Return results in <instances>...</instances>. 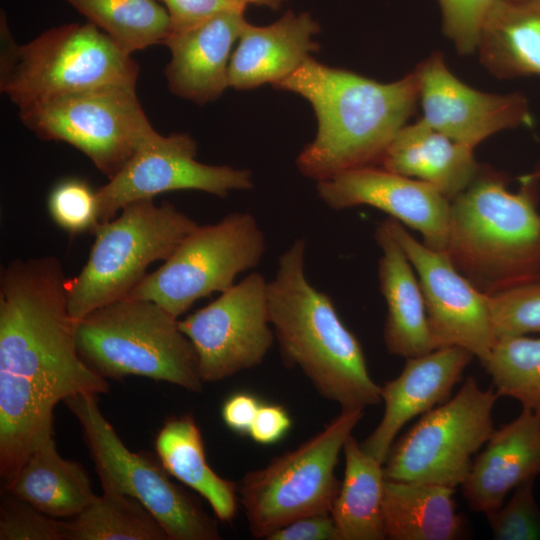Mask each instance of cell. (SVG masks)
Instances as JSON below:
<instances>
[{"label": "cell", "instance_id": "1", "mask_svg": "<svg viewBox=\"0 0 540 540\" xmlns=\"http://www.w3.org/2000/svg\"><path fill=\"white\" fill-rule=\"evenodd\" d=\"M67 279L53 256L17 259L0 274V457L20 464L53 437L55 405L109 392L81 358Z\"/></svg>", "mask_w": 540, "mask_h": 540}, {"label": "cell", "instance_id": "2", "mask_svg": "<svg viewBox=\"0 0 540 540\" xmlns=\"http://www.w3.org/2000/svg\"><path fill=\"white\" fill-rule=\"evenodd\" d=\"M273 86L302 96L313 107L316 137L296 164L301 174L317 182L348 170L379 166L419 100L414 70L395 82L381 83L312 57Z\"/></svg>", "mask_w": 540, "mask_h": 540}, {"label": "cell", "instance_id": "3", "mask_svg": "<svg viewBox=\"0 0 540 540\" xmlns=\"http://www.w3.org/2000/svg\"><path fill=\"white\" fill-rule=\"evenodd\" d=\"M305 240L295 239L281 254L267 300L270 323L282 358L297 366L324 398L341 408L381 401L360 342L345 326L328 295L305 274Z\"/></svg>", "mask_w": 540, "mask_h": 540}, {"label": "cell", "instance_id": "4", "mask_svg": "<svg viewBox=\"0 0 540 540\" xmlns=\"http://www.w3.org/2000/svg\"><path fill=\"white\" fill-rule=\"evenodd\" d=\"M516 192L504 174L481 166L450 202L445 253L486 295L540 280L539 180L520 177Z\"/></svg>", "mask_w": 540, "mask_h": 540}, {"label": "cell", "instance_id": "5", "mask_svg": "<svg viewBox=\"0 0 540 540\" xmlns=\"http://www.w3.org/2000/svg\"><path fill=\"white\" fill-rule=\"evenodd\" d=\"M139 65L90 22L45 30L15 41L0 21V91L19 109L57 97L105 87H136Z\"/></svg>", "mask_w": 540, "mask_h": 540}, {"label": "cell", "instance_id": "6", "mask_svg": "<svg viewBox=\"0 0 540 540\" xmlns=\"http://www.w3.org/2000/svg\"><path fill=\"white\" fill-rule=\"evenodd\" d=\"M77 350L104 378L134 375L200 392L198 359L178 318L157 303L124 298L77 321Z\"/></svg>", "mask_w": 540, "mask_h": 540}, {"label": "cell", "instance_id": "7", "mask_svg": "<svg viewBox=\"0 0 540 540\" xmlns=\"http://www.w3.org/2000/svg\"><path fill=\"white\" fill-rule=\"evenodd\" d=\"M198 224L163 201L132 202L117 217L99 223L88 260L67 279V304L76 321L104 305L124 299L143 281L147 268L167 260Z\"/></svg>", "mask_w": 540, "mask_h": 540}, {"label": "cell", "instance_id": "8", "mask_svg": "<svg viewBox=\"0 0 540 540\" xmlns=\"http://www.w3.org/2000/svg\"><path fill=\"white\" fill-rule=\"evenodd\" d=\"M363 410L341 408L319 433L244 475L238 495L254 538L267 539L294 520L331 512L341 484L335 476L339 454Z\"/></svg>", "mask_w": 540, "mask_h": 540}, {"label": "cell", "instance_id": "9", "mask_svg": "<svg viewBox=\"0 0 540 540\" xmlns=\"http://www.w3.org/2000/svg\"><path fill=\"white\" fill-rule=\"evenodd\" d=\"M265 248L255 217L231 213L198 225L126 298L153 301L178 318L196 300L230 289L239 274L259 264Z\"/></svg>", "mask_w": 540, "mask_h": 540}, {"label": "cell", "instance_id": "10", "mask_svg": "<svg viewBox=\"0 0 540 540\" xmlns=\"http://www.w3.org/2000/svg\"><path fill=\"white\" fill-rule=\"evenodd\" d=\"M135 88L105 86L57 97L19 109V118L38 138L80 150L111 179L157 133Z\"/></svg>", "mask_w": 540, "mask_h": 540}, {"label": "cell", "instance_id": "11", "mask_svg": "<svg viewBox=\"0 0 540 540\" xmlns=\"http://www.w3.org/2000/svg\"><path fill=\"white\" fill-rule=\"evenodd\" d=\"M78 420L103 489L138 500L169 540H219L216 521L147 455L130 451L98 407L96 395L64 400Z\"/></svg>", "mask_w": 540, "mask_h": 540}, {"label": "cell", "instance_id": "12", "mask_svg": "<svg viewBox=\"0 0 540 540\" xmlns=\"http://www.w3.org/2000/svg\"><path fill=\"white\" fill-rule=\"evenodd\" d=\"M499 396L467 378L452 399L424 413L394 441L383 465L385 479L462 485L472 456L494 432L492 410Z\"/></svg>", "mask_w": 540, "mask_h": 540}, {"label": "cell", "instance_id": "13", "mask_svg": "<svg viewBox=\"0 0 540 540\" xmlns=\"http://www.w3.org/2000/svg\"><path fill=\"white\" fill-rule=\"evenodd\" d=\"M268 281L254 272L183 320L203 382H216L260 365L275 335L270 328Z\"/></svg>", "mask_w": 540, "mask_h": 540}, {"label": "cell", "instance_id": "14", "mask_svg": "<svg viewBox=\"0 0 540 540\" xmlns=\"http://www.w3.org/2000/svg\"><path fill=\"white\" fill-rule=\"evenodd\" d=\"M196 154L197 143L189 134L157 132L118 174L96 189L98 222L112 220L132 202L165 192L199 190L225 197L230 191L253 187L249 170L204 164L195 159Z\"/></svg>", "mask_w": 540, "mask_h": 540}, {"label": "cell", "instance_id": "15", "mask_svg": "<svg viewBox=\"0 0 540 540\" xmlns=\"http://www.w3.org/2000/svg\"><path fill=\"white\" fill-rule=\"evenodd\" d=\"M384 223L417 273L435 348L463 347L483 365L497 342L488 295L465 278L445 252L418 241L391 217Z\"/></svg>", "mask_w": 540, "mask_h": 540}, {"label": "cell", "instance_id": "16", "mask_svg": "<svg viewBox=\"0 0 540 540\" xmlns=\"http://www.w3.org/2000/svg\"><path fill=\"white\" fill-rule=\"evenodd\" d=\"M414 72L422 120L472 149L501 130L533 124L528 101L522 94H491L469 87L451 73L440 52L419 63Z\"/></svg>", "mask_w": 540, "mask_h": 540}, {"label": "cell", "instance_id": "17", "mask_svg": "<svg viewBox=\"0 0 540 540\" xmlns=\"http://www.w3.org/2000/svg\"><path fill=\"white\" fill-rule=\"evenodd\" d=\"M317 193L334 210L361 205L377 208L416 230L429 248L446 250L450 201L426 182L367 166L318 181Z\"/></svg>", "mask_w": 540, "mask_h": 540}, {"label": "cell", "instance_id": "18", "mask_svg": "<svg viewBox=\"0 0 540 540\" xmlns=\"http://www.w3.org/2000/svg\"><path fill=\"white\" fill-rule=\"evenodd\" d=\"M473 357L463 347L447 346L407 358L400 375L381 387L383 417L362 449L384 463L402 427L448 398Z\"/></svg>", "mask_w": 540, "mask_h": 540}, {"label": "cell", "instance_id": "19", "mask_svg": "<svg viewBox=\"0 0 540 540\" xmlns=\"http://www.w3.org/2000/svg\"><path fill=\"white\" fill-rule=\"evenodd\" d=\"M245 9L220 12L164 41L170 61L164 75L170 91L203 105L219 98L228 85L231 49L247 25Z\"/></svg>", "mask_w": 540, "mask_h": 540}, {"label": "cell", "instance_id": "20", "mask_svg": "<svg viewBox=\"0 0 540 540\" xmlns=\"http://www.w3.org/2000/svg\"><path fill=\"white\" fill-rule=\"evenodd\" d=\"M540 474V415L523 408L513 421L494 430L472 462L462 492L470 509L487 514L507 494Z\"/></svg>", "mask_w": 540, "mask_h": 540}, {"label": "cell", "instance_id": "21", "mask_svg": "<svg viewBox=\"0 0 540 540\" xmlns=\"http://www.w3.org/2000/svg\"><path fill=\"white\" fill-rule=\"evenodd\" d=\"M319 25L308 13L286 12L267 26H245L231 54L228 85L252 89L285 79L319 49L312 36Z\"/></svg>", "mask_w": 540, "mask_h": 540}, {"label": "cell", "instance_id": "22", "mask_svg": "<svg viewBox=\"0 0 540 540\" xmlns=\"http://www.w3.org/2000/svg\"><path fill=\"white\" fill-rule=\"evenodd\" d=\"M375 240L382 252L378 279L387 305L383 331L387 351L406 359L425 355L436 348L415 270L384 221L376 228Z\"/></svg>", "mask_w": 540, "mask_h": 540}, {"label": "cell", "instance_id": "23", "mask_svg": "<svg viewBox=\"0 0 540 540\" xmlns=\"http://www.w3.org/2000/svg\"><path fill=\"white\" fill-rule=\"evenodd\" d=\"M473 150L420 119L397 132L379 166L426 182L451 202L469 187L480 171Z\"/></svg>", "mask_w": 540, "mask_h": 540}, {"label": "cell", "instance_id": "24", "mask_svg": "<svg viewBox=\"0 0 540 540\" xmlns=\"http://www.w3.org/2000/svg\"><path fill=\"white\" fill-rule=\"evenodd\" d=\"M454 488L385 480L383 517L392 540H455L465 536L466 521L457 513Z\"/></svg>", "mask_w": 540, "mask_h": 540}, {"label": "cell", "instance_id": "25", "mask_svg": "<svg viewBox=\"0 0 540 540\" xmlns=\"http://www.w3.org/2000/svg\"><path fill=\"white\" fill-rule=\"evenodd\" d=\"M477 50L480 62L495 77L540 76V2L497 0Z\"/></svg>", "mask_w": 540, "mask_h": 540}, {"label": "cell", "instance_id": "26", "mask_svg": "<svg viewBox=\"0 0 540 540\" xmlns=\"http://www.w3.org/2000/svg\"><path fill=\"white\" fill-rule=\"evenodd\" d=\"M155 450L164 470L204 497L219 520L234 518L238 484L220 477L208 465L202 435L191 414L167 420L156 436Z\"/></svg>", "mask_w": 540, "mask_h": 540}, {"label": "cell", "instance_id": "27", "mask_svg": "<svg viewBox=\"0 0 540 540\" xmlns=\"http://www.w3.org/2000/svg\"><path fill=\"white\" fill-rule=\"evenodd\" d=\"M51 517H74L95 498L88 474L77 462L62 458L50 438L27 459L5 488Z\"/></svg>", "mask_w": 540, "mask_h": 540}, {"label": "cell", "instance_id": "28", "mask_svg": "<svg viewBox=\"0 0 540 540\" xmlns=\"http://www.w3.org/2000/svg\"><path fill=\"white\" fill-rule=\"evenodd\" d=\"M344 478L331 509L340 540H383L385 477L381 461L350 435L343 447Z\"/></svg>", "mask_w": 540, "mask_h": 540}, {"label": "cell", "instance_id": "29", "mask_svg": "<svg viewBox=\"0 0 540 540\" xmlns=\"http://www.w3.org/2000/svg\"><path fill=\"white\" fill-rule=\"evenodd\" d=\"M132 55L163 44L171 33L166 8L158 0H63Z\"/></svg>", "mask_w": 540, "mask_h": 540}, {"label": "cell", "instance_id": "30", "mask_svg": "<svg viewBox=\"0 0 540 540\" xmlns=\"http://www.w3.org/2000/svg\"><path fill=\"white\" fill-rule=\"evenodd\" d=\"M66 540H169L157 519L135 498L103 489L71 521Z\"/></svg>", "mask_w": 540, "mask_h": 540}, {"label": "cell", "instance_id": "31", "mask_svg": "<svg viewBox=\"0 0 540 540\" xmlns=\"http://www.w3.org/2000/svg\"><path fill=\"white\" fill-rule=\"evenodd\" d=\"M500 396H508L540 415V337L497 339L483 364Z\"/></svg>", "mask_w": 540, "mask_h": 540}, {"label": "cell", "instance_id": "32", "mask_svg": "<svg viewBox=\"0 0 540 540\" xmlns=\"http://www.w3.org/2000/svg\"><path fill=\"white\" fill-rule=\"evenodd\" d=\"M488 298L497 339L540 333V280Z\"/></svg>", "mask_w": 540, "mask_h": 540}, {"label": "cell", "instance_id": "33", "mask_svg": "<svg viewBox=\"0 0 540 540\" xmlns=\"http://www.w3.org/2000/svg\"><path fill=\"white\" fill-rule=\"evenodd\" d=\"M48 210L53 221L71 234L92 233L99 224L96 190L79 178H66L52 188Z\"/></svg>", "mask_w": 540, "mask_h": 540}, {"label": "cell", "instance_id": "34", "mask_svg": "<svg viewBox=\"0 0 540 540\" xmlns=\"http://www.w3.org/2000/svg\"><path fill=\"white\" fill-rule=\"evenodd\" d=\"M534 481L531 478L519 484L506 504L485 514L494 539H540V509L533 493Z\"/></svg>", "mask_w": 540, "mask_h": 540}, {"label": "cell", "instance_id": "35", "mask_svg": "<svg viewBox=\"0 0 540 540\" xmlns=\"http://www.w3.org/2000/svg\"><path fill=\"white\" fill-rule=\"evenodd\" d=\"M0 539L66 540V521L55 520L14 496L7 497L0 508Z\"/></svg>", "mask_w": 540, "mask_h": 540}, {"label": "cell", "instance_id": "36", "mask_svg": "<svg viewBox=\"0 0 540 540\" xmlns=\"http://www.w3.org/2000/svg\"><path fill=\"white\" fill-rule=\"evenodd\" d=\"M443 31L460 54L477 50L484 22L497 0H438Z\"/></svg>", "mask_w": 540, "mask_h": 540}, {"label": "cell", "instance_id": "37", "mask_svg": "<svg viewBox=\"0 0 540 540\" xmlns=\"http://www.w3.org/2000/svg\"><path fill=\"white\" fill-rule=\"evenodd\" d=\"M169 14L171 33L188 29L220 12L245 9L230 0H160Z\"/></svg>", "mask_w": 540, "mask_h": 540}, {"label": "cell", "instance_id": "38", "mask_svg": "<svg viewBox=\"0 0 540 540\" xmlns=\"http://www.w3.org/2000/svg\"><path fill=\"white\" fill-rule=\"evenodd\" d=\"M267 540H340L331 514H315L290 522Z\"/></svg>", "mask_w": 540, "mask_h": 540}, {"label": "cell", "instance_id": "39", "mask_svg": "<svg viewBox=\"0 0 540 540\" xmlns=\"http://www.w3.org/2000/svg\"><path fill=\"white\" fill-rule=\"evenodd\" d=\"M291 425V418L283 406L261 404L249 435L259 444H274L286 435Z\"/></svg>", "mask_w": 540, "mask_h": 540}, {"label": "cell", "instance_id": "40", "mask_svg": "<svg viewBox=\"0 0 540 540\" xmlns=\"http://www.w3.org/2000/svg\"><path fill=\"white\" fill-rule=\"evenodd\" d=\"M260 406L259 399L253 394L247 392L232 394L222 405V420L231 431L240 435L249 434Z\"/></svg>", "mask_w": 540, "mask_h": 540}, {"label": "cell", "instance_id": "41", "mask_svg": "<svg viewBox=\"0 0 540 540\" xmlns=\"http://www.w3.org/2000/svg\"><path fill=\"white\" fill-rule=\"evenodd\" d=\"M231 2L246 7L248 4L267 6L278 9L285 0H230Z\"/></svg>", "mask_w": 540, "mask_h": 540}, {"label": "cell", "instance_id": "42", "mask_svg": "<svg viewBox=\"0 0 540 540\" xmlns=\"http://www.w3.org/2000/svg\"><path fill=\"white\" fill-rule=\"evenodd\" d=\"M530 178L540 181V163L536 166L535 170L527 174Z\"/></svg>", "mask_w": 540, "mask_h": 540}, {"label": "cell", "instance_id": "43", "mask_svg": "<svg viewBox=\"0 0 540 540\" xmlns=\"http://www.w3.org/2000/svg\"><path fill=\"white\" fill-rule=\"evenodd\" d=\"M536 1H539V2H540V0H536Z\"/></svg>", "mask_w": 540, "mask_h": 540}]
</instances>
